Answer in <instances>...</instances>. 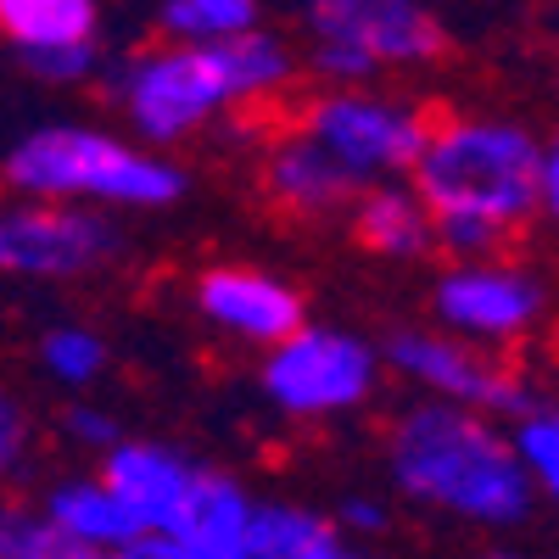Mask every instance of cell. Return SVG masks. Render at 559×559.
Instances as JSON below:
<instances>
[{"mask_svg":"<svg viewBox=\"0 0 559 559\" xmlns=\"http://www.w3.org/2000/svg\"><path fill=\"white\" fill-rule=\"evenodd\" d=\"M57 442L62 448H73V453H84V459H107L129 431H123V419H118V408H107V403H96V397H62V408H57Z\"/></svg>","mask_w":559,"mask_h":559,"instance_id":"obj_22","label":"cell"},{"mask_svg":"<svg viewBox=\"0 0 559 559\" xmlns=\"http://www.w3.org/2000/svg\"><path fill=\"white\" fill-rule=\"evenodd\" d=\"M347 236L364 258L376 263H392V269H419L442 258V241H437V213L431 202L414 191V179H381L353 202L347 213Z\"/></svg>","mask_w":559,"mask_h":559,"instance_id":"obj_14","label":"cell"},{"mask_svg":"<svg viewBox=\"0 0 559 559\" xmlns=\"http://www.w3.org/2000/svg\"><path fill=\"white\" fill-rule=\"evenodd\" d=\"M107 559H197V554L185 548L179 537H168V532H140L129 548H118V554H107Z\"/></svg>","mask_w":559,"mask_h":559,"instance_id":"obj_26","label":"cell"},{"mask_svg":"<svg viewBox=\"0 0 559 559\" xmlns=\"http://www.w3.org/2000/svg\"><path fill=\"white\" fill-rule=\"evenodd\" d=\"M537 224L559 241V134H548V152H543V213Z\"/></svg>","mask_w":559,"mask_h":559,"instance_id":"obj_25","label":"cell"},{"mask_svg":"<svg viewBox=\"0 0 559 559\" xmlns=\"http://www.w3.org/2000/svg\"><path fill=\"white\" fill-rule=\"evenodd\" d=\"M129 258L123 213L12 197L0 213V269L17 286H79Z\"/></svg>","mask_w":559,"mask_h":559,"instance_id":"obj_8","label":"cell"},{"mask_svg":"<svg viewBox=\"0 0 559 559\" xmlns=\"http://www.w3.org/2000/svg\"><path fill=\"white\" fill-rule=\"evenodd\" d=\"M509 431H515V448L526 459V476H532L537 498L548 509H559V397L537 392L532 408H521L509 419Z\"/></svg>","mask_w":559,"mask_h":559,"instance_id":"obj_21","label":"cell"},{"mask_svg":"<svg viewBox=\"0 0 559 559\" xmlns=\"http://www.w3.org/2000/svg\"><path fill=\"white\" fill-rule=\"evenodd\" d=\"M548 140L509 112H437L414 191L437 213L442 258H498L543 213Z\"/></svg>","mask_w":559,"mask_h":559,"instance_id":"obj_3","label":"cell"},{"mask_svg":"<svg viewBox=\"0 0 559 559\" xmlns=\"http://www.w3.org/2000/svg\"><path fill=\"white\" fill-rule=\"evenodd\" d=\"M96 471L107 476V487L123 498V509L134 515L140 532H174L185 498H191L202 459L185 453L179 442L163 437H123L107 459H96Z\"/></svg>","mask_w":559,"mask_h":559,"instance_id":"obj_13","label":"cell"},{"mask_svg":"<svg viewBox=\"0 0 559 559\" xmlns=\"http://www.w3.org/2000/svg\"><path fill=\"white\" fill-rule=\"evenodd\" d=\"M554 292L532 263H515L509 252L498 258H442V269L426 286V319H437L442 331L492 347V353H515L526 347L543 324H548Z\"/></svg>","mask_w":559,"mask_h":559,"instance_id":"obj_9","label":"cell"},{"mask_svg":"<svg viewBox=\"0 0 559 559\" xmlns=\"http://www.w3.org/2000/svg\"><path fill=\"white\" fill-rule=\"evenodd\" d=\"M34 471V419L23 408L17 392L0 397V476H7L12 487Z\"/></svg>","mask_w":559,"mask_h":559,"instance_id":"obj_24","label":"cell"},{"mask_svg":"<svg viewBox=\"0 0 559 559\" xmlns=\"http://www.w3.org/2000/svg\"><path fill=\"white\" fill-rule=\"evenodd\" d=\"M0 179L28 202H84L107 213H174L191 197V168L179 152H157L129 129L45 118L12 134Z\"/></svg>","mask_w":559,"mask_h":559,"instance_id":"obj_4","label":"cell"},{"mask_svg":"<svg viewBox=\"0 0 559 559\" xmlns=\"http://www.w3.org/2000/svg\"><path fill=\"white\" fill-rule=\"evenodd\" d=\"M0 34L17 62L102 45V0H0Z\"/></svg>","mask_w":559,"mask_h":559,"instance_id":"obj_17","label":"cell"},{"mask_svg":"<svg viewBox=\"0 0 559 559\" xmlns=\"http://www.w3.org/2000/svg\"><path fill=\"white\" fill-rule=\"evenodd\" d=\"M34 369L45 386H57L62 397H84L107 381L112 369V347L96 324L84 319H51L45 331L34 336Z\"/></svg>","mask_w":559,"mask_h":559,"instance_id":"obj_18","label":"cell"},{"mask_svg":"<svg viewBox=\"0 0 559 559\" xmlns=\"http://www.w3.org/2000/svg\"><path fill=\"white\" fill-rule=\"evenodd\" d=\"M331 515L353 543H386L397 515H392V498L386 492H369V487H347L331 498Z\"/></svg>","mask_w":559,"mask_h":559,"instance_id":"obj_23","label":"cell"},{"mask_svg":"<svg viewBox=\"0 0 559 559\" xmlns=\"http://www.w3.org/2000/svg\"><path fill=\"white\" fill-rule=\"evenodd\" d=\"M324 559H392L381 543H353V537H342L331 554H324Z\"/></svg>","mask_w":559,"mask_h":559,"instance_id":"obj_27","label":"cell"},{"mask_svg":"<svg viewBox=\"0 0 559 559\" xmlns=\"http://www.w3.org/2000/svg\"><path fill=\"white\" fill-rule=\"evenodd\" d=\"M308 79L302 45L280 28L236 39H152L102 73V102L157 152H185L229 123H263Z\"/></svg>","mask_w":559,"mask_h":559,"instance_id":"obj_1","label":"cell"},{"mask_svg":"<svg viewBox=\"0 0 559 559\" xmlns=\"http://www.w3.org/2000/svg\"><path fill=\"white\" fill-rule=\"evenodd\" d=\"M280 118L364 185L408 179L437 129V112L426 102L386 84H308L280 107Z\"/></svg>","mask_w":559,"mask_h":559,"instance_id":"obj_7","label":"cell"},{"mask_svg":"<svg viewBox=\"0 0 559 559\" xmlns=\"http://www.w3.org/2000/svg\"><path fill=\"white\" fill-rule=\"evenodd\" d=\"M392 381L381 336L342 319H308L297 336L258 353V392L292 426H331L353 419Z\"/></svg>","mask_w":559,"mask_h":559,"instance_id":"obj_6","label":"cell"},{"mask_svg":"<svg viewBox=\"0 0 559 559\" xmlns=\"http://www.w3.org/2000/svg\"><path fill=\"white\" fill-rule=\"evenodd\" d=\"M381 471L408 509L487 537L532 526L543 503L509 419L419 392H408L386 419Z\"/></svg>","mask_w":559,"mask_h":559,"instance_id":"obj_2","label":"cell"},{"mask_svg":"<svg viewBox=\"0 0 559 559\" xmlns=\"http://www.w3.org/2000/svg\"><path fill=\"white\" fill-rule=\"evenodd\" d=\"M481 559H559L554 548H526V543H492Z\"/></svg>","mask_w":559,"mask_h":559,"instance_id":"obj_28","label":"cell"},{"mask_svg":"<svg viewBox=\"0 0 559 559\" xmlns=\"http://www.w3.org/2000/svg\"><path fill=\"white\" fill-rule=\"evenodd\" d=\"M313 84L408 79L448 57V23L431 0H292Z\"/></svg>","mask_w":559,"mask_h":559,"instance_id":"obj_5","label":"cell"},{"mask_svg":"<svg viewBox=\"0 0 559 559\" xmlns=\"http://www.w3.org/2000/svg\"><path fill=\"white\" fill-rule=\"evenodd\" d=\"M369 191L358 174H347L324 146L297 134L286 118L258 134V197L292 224H347L353 202Z\"/></svg>","mask_w":559,"mask_h":559,"instance_id":"obj_12","label":"cell"},{"mask_svg":"<svg viewBox=\"0 0 559 559\" xmlns=\"http://www.w3.org/2000/svg\"><path fill=\"white\" fill-rule=\"evenodd\" d=\"M152 23L163 39H236L269 23L263 0H157Z\"/></svg>","mask_w":559,"mask_h":559,"instance_id":"obj_20","label":"cell"},{"mask_svg":"<svg viewBox=\"0 0 559 559\" xmlns=\"http://www.w3.org/2000/svg\"><path fill=\"white\" fill-rule=\"evenodd\" d=\"M347 532L331 509L308 498H263L258 503V559H324Z\"/></svg>","mask_w":559,"mask_h":559,"instance_id":"obj_19","label":"cell"},{"mask_svg":"<svg viewBox=\"0 0 559 559\" xmlns=\"http://www.w3.org/2000/svg\"><path fill=\"white\" fill-rule=\"evenodd\" d=\"M258 503L263 498L236 471L202 459V476L168 537H179L197 559H258Z\"/></svg>","mask_w":559,"mask_h":559,"instance_id":"obj_15","label":"cell"},{"mask_svg":"<svg viewBox=\"0 0 559 559\" xmlns=\"http://www.w3.org/2000/svg\"><path fill=\"white\" fill-rule=\"evenodd\" d=\"M191 313L229 347L269 353L286 336H297L308 313V292L292 274H280L269 263H241V258H218L191 274Z\"/></svg>","mask_w":559,"mask_h":559,"instance_id":"obj_11","label":"cell"},{"mask_svg":"<svg viewBox=\"0 0 559 559\" xmlns=\"http://www.w3.org/2000/svg\"><path fill=\"white\" fill-rule=\"evenodd\" d=\"M381 353H386L392 381L419 392V397L487 408L498 419H515L521 408L537 403V386L503 353L442 331L437 319H403L392 331H381Z\"/></svg>","mask_w":559,"mask_h":559,"instance_id":"obj_10","label":"cell"},{"mask_svg":"<svg viewBox=\"0 0 559 559\" xmlns=\"http://www.w3.org/2000/svg\"><path fill=\"white\" fill-rule=\"evenodd\" d=\"M45 509V521H51L68 543L79 548H96V554H118L140 537L134 515L123 509V498L107 487V476L90 464V471H68V476H51L34 498Z\"/></svg>","mask_w":559,"mask_h":559,"instance_id":"obj_16","label":"cell"}]
</instances>
